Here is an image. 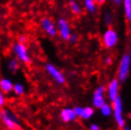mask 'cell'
Returning a JSON list of instances; mask_svg holds the SVG:
<instances>
[{
	"instance_id": "obj_1",
	"label": "cell",
	"mask_w": 131,
	"mask_h": 130,
	"mask_svg": "<svg viewBox=\"0 0 131 130\" xmlns=\"http://www.w3.org/2000/svg\"><path fill=\"white\" fill-rule=\"evenodd\" d=\"M119 42V34L111 27H108L102 35V43L106 49H112Z\"/></svg>"
},
{
	"instance_id": "obj_2",
	"label": "cell",
	"mask_w": 131,
	"mask_h": 130,
	"mask_svg": "<svg viewBox=\"0 0 131 130\" xmlns=\"http://www.w3.org/2000/svg\"><path fill=\"white\" fill-rule=\"evenodd\" d=\"M13 50L14 55L16 56V58L20 62L24 63V64H30L31 62V59H30V53L28 51L26 44H22L17 41L13 45Z\"/></svg>"
},
{
	"instance_id": "obj_3",
	"label": "cell",
	"mask_w": 131,
	"mask_h": 130,
	"mask_svg": "<svg viewBox=\"0 0 131 130\" xmlns=\"http://www.w3.org/2000/svg\"><path fill=\"white\" fill-rule=\"evenodd\" d=\"M56 28H57V34H59L61 39L68 41L71 34V28L69 21L64 17H61L56 23Z\"/></svg>"
},
{
	"instance_id": "obj_4",
	"label": "cell",
	"mask_w": 131,
	"mask_h": 130,
	"mask_svg": "<svg viewBox=\"0 0 131 130\" xmlns=\"http://www.w3.org/2000/svg\"><path fill=\"white\" fill-rule=\"evenodd\" d=\"M40 28L47 35L50 36V37H55L57 35V28H56V24L53 22L52 19H50L49 17L45 16L41 18L40 20Z\"/></svg>"
},
{
	"instance_id": "obj_5",
	"label": "cell",
	"mask_w": 131,
	"mask_h": 130,
	"mask_svg": "<svg viewBox=\"0 0 131 130\" xmlns=\"http://www.w3.org/2000/svg\"><path fill=\"white\" fill-rule=\"evenodd\" d=\"M129 68H130V54L125 53L123 55L119 65V78L121 81H125L126 79Z\"/></svg>"
},
{
	"instance_id": "obj_6",
	"label": "cell",
	"mask_w": 131,
	"mask_h": 130,
	"mask_svg": "<svg viewBox=\"0 0 131 130\" xmlns=\"http://www.w3.org/2000/svg\"><path fill=\"white\" fill-rule=\"evenodd\" d=\"M0 119L5 124V126L9 130H19L20 125L18 124L16 121L13 118L12 115L9 114V112L6 110H2L0 112Z\"/></svg>"
},
{
	"instance_id": "obj_7",
	"label": "cell",
	"mask_w": 131,
	"mask_h": 130,
	"mask_svg": "<svg viewBox=\"0 0 131 130\" xmlns=\"http://www.w3.org/2000/svg\"><path fill=\"white\" fill-rule=\"evenodd\" d=\"M113 107H114V114H115V118H116V121L118 123L119 126L123 127L125 125V121L123 119V115H122V112H123V109H122V102L121 99L119 97H117L113 101Z\"/></svg>"
},
{
	"instance_id": "obj_8",
	"label": "cell",
	"mask_w": 131,
	"mask_h": 130,
	"mask_svg": "<svg viewBox=\"0 0 131 130\" xmlns=\"http://www.w3.org/2000/svg\"><path fill=\"white\" fill-rule=\"evenodd\" d=\"M46 69L47 71L50 74V76H52L53 78L55 79L58 83H60V84H64L65 83V77L62 74V72L60 71L58 68H56L53 65H51V64H47Z\"/></svg>"
},
{
	"instance_id": "obj_9",
	"label": "cell",
	"mask_w": 131,
	"mask_h": 130,
	"mask_svg": "<svg viewBox=\"0 0 131 130\" xmlns=\"http://www.w3.org/2000/svg\"><path fill=\"white\" fill-rule=\"evenodd\" d=\"M105 90L104 88H99L96 89L95 93H94V97H93V104L96 107H101L103 104H105V100H104V96H103V92Z\"/></svg>"
},
{
	"instance_id": "obj_10",
	"label": "cell",
	"mask_w": 131,
	"mask_h": 130,
	"mask_svg": "<svg viewBox=\"0 0 131 130\" xmlns=\"http://www.w3.org/2000/svg\"><path fill=\"white\" fill-rule=\"evenodd\" d=\"M76 116L82 117L84 119H89L93 115L94 110L91 107H85V108H81V107H75L74 109Z\"/></svg>"
},
{
	"instance_id": "obj_11",
	"label": "cell",
	"mask_w": 131,
	"mask_h": 130,
	"mask_svg": "<svg viewBox=\"0 0 131 130\" xmlns=\"http://www.w3.org/2000/svg\"><path fill=\"white\" fill-rule=\"evenodd\" d=\"M108 94L111 101H114L118 97V81L113 80L108 85Z\"/></svg>"
},
{
	"instance_id": "obj_12",
	"label": "cell",
	"mask_w": 131,
	"mask_h": 130,
	"mask_svg": "<svg viewBox=\"0 0 131 130\" xmlns=\"http://www.w3.org/2000/svg\"><path fill=\"white\" fill-rule=\"evenodd\" d=\"M69 7L71 13H73L74 15H80L82 13L83 8L77 0H69Z\"/></svg>"
},
{
	"instance_id": "obj_13",
	"label": "cell",
	"mask_w": 131,
	"mask_h": 130,
	"mask_svg": "<svg viewBox=\"0 0 131 130\" xmlns=\"http://www.w3.org/2000/svg\"><path fill=\"white\" fill-rule=\"evenodd\" d=\"M125 18L128 23L131 22V0H123L122 2Z\"/></svg>"
},
{
	"instance_id": "obj_14",
	"label": "cell",
	"mask_w": 131,
	"mask_h": 130,
	"mask_svg": "<svg viewBox=\"0 0 131 130\" xmlns=\"http://www.w3.org/2000/svg\"><path fill=\"white\" fill-rule=\"evenodd\" d=\"M83 4L85 10L89 13L93 14L97 12V3L95 0H83Z\"/></svg>"
},
{
	"instance_id": "obj_15",
	"label": "cell",
	"mask_w": 131,
	"mask_h": 130,
	"mask_svg": "<svg viewBox=\"0 0 131 130\" xmlns=\"http://www.w3.org/2000/svg\"><path fill=\"white\" fill-rule=\"evenodd\" d=\"M61 117H62L64 122H70V121H73L76 118V114L74 110L69 109V108H66V109L62 110Z\"/></svg>"
},
{
	"instance_id": "obj_16",
	"label": "cell",
	"mask_w": 131,
	"mask_h": 130,
	"mask_svg": "<svg viewBox=\"0 0 131 130\" xmlns=\"http://www.w3.org/2000/svg\"><path fill=\"white\" fill-rule=\"evenodd\" d=\"M13 84L10 80L8 79H2L0 81V88L5 92H9V91L13 90Z\"/></svg>"
},
{
	"instance_id": "obj_17",
	"label": "cell",
	"mask_w": 131,
	"mask_h": 130,
	"mask_svg": "<svg viewBox=\"0 0 131 130\" xmlns=\"http://www.w3.org/2000/svg\"><path fill=\"white\" fill-rule=\"evenodd\" d=\"M104 22L107 27H110L113 23V16H112V13L106 10L104 15Z\"/></svg>"
},
{
	"instance_id": "obj_18",
	"label": "cell",
	"mask_w": 131,
	"mask_h": 130,
	"mask_svg": "<svg viewBox=\"0 0 131 130\" xmlns=\"http://www.w3.org/2000/svg\"><path fill=\"white\" fill-rule=\"evenodd\" d=\"M100 108L102 109V113L104 114L105 116H109V115L111 114V107H110L108 104H104Z\"/></svg>"
},
{
	"instance_id": "obj_19",
	"label": "cell",
	"mask_w": 131,
	"mask_h": 130,
	"mask_svg": "<svg viewBox=\"0 0 131 130\" xmlns=\"http://www.w3.org/2000/svg\"><path fill=\"white\" fill-rule=\"evenodd\" d=\"M19 67V64H18V61L15 60V59H13V60H10V63H9V68H10V70H13V71H15L17 68Z\"/></svg>"
},
{
	"instance_id": "obj_20",
	"label": "cell",
	"mask_w": 131,
	"mask_h": 130,
	"mask_svg": "<svg viewBox=\"0 0 131 130\" xmlns=\"http://www.w3.org/2000/svg\"><path fill=\"white\" fill-rule=\"evenodd\" d=\"M78 39H79L78 35H77L75 32H71V34H70L68 41H69L70 44H72V45H75L76 43L78 42Z\"/></svg>"
},
{
	"instance_id": "obj_21",
	"label": "cell",
	"mask_w": 131,
	"mask_h": 130,
	"mask_svg": "<svg viewBox=\"0 0 131 130\" xmlns=\"http://www.w3.org/2000/svg\"><path fill=\"white\" fill-rule=\"evenodd\" d=\"M13 88V90H14V92H15L17 95H22V94H23L24 88H23V86H22L21 85H19V84L15 85Z\"/></svg>"
},
{
	"instance_id": "obj_22",
	"label": "cell",
	"mask_w": 131,
	"mask_h": 130,
	"mask_svg": "<svg viewBox=\"0 0 131 130\" xmlns=\"http://www.w3.org/2000/svg\"><path fill=\"white\" fill-rule=\"evenodd\" d=\"M27 41H28V37L25 34H21V35L18 37V42L22 43V44H26Z\"/></svg>"
},
{
	"instance_id": "obj_23",
	"label": "cell",
	"mask_w": 131,
	"mask_h": 130,
	"mask_svg": "<svg viewBox=\"0 0 131 130\" xmlns=\"http://www.w3.org/2000/svg\"><path fill=\"white\" fill-rule=\"evenodd\" d=\"M111 2L114 5H116V6H119V5H121L122 2H123V0H111Z\"/></svg>"
},
{
	"instance_id": "obj_24",
	"label": "cell",
	"mask_w": 131,
	"mask_h": 130,
	"mask_svg": "<svg viewBox=\"0 0 131 130\" xmlns=\"http://www.w3.org/2000/svg\"><path fill=\"white\" fill-rule=\"evenodd\" d=\"M97 5H104L106 2V0H95Z\"/></svg>"
},
{
	"instance_id": "obj_25",
	"label": "cell",
	"mask_w": 131,
	"mask_h": 130,
	"mask_svg": "<svg viewBox=\"0 0 131 130\" xmlns=\"http://www.w3.org/2000/svg\"><path fill=\"white\" fill-rule=\"evenodd\" d=\"M3 104H4V98H3L2 93L0 92V106H2Z\"/></svg>"
},
{
	"instance_id": "obj_26",
	"label": "cell",
	"mask_w": 131,
	"mask_h": 130,
	"mask_svg": "<svg viewBox=\"0 0 131 130\" xmlns=\"http://www.w3.org/2000/svg\"><path fill=\"white\" fill-rule=\"evenodd\" d=\"M105 63H106L107 65H110V64L112 63V59L110 58V57H107V58L105 59Z\"/></svg>"
},
{
	"instance_id": "obj_27",
	"label": "cell",
	"mask_w": 131,
	"mask_h": 130,
	"mask_svg": "<svg viewBox=\"0 0 131 130\" xmlns=\"http://www.w3.org/2000/svg\"><path fill=\"white\" fill-rule=\"evenodd\" d=\"M90 129L91 130H99V126L98 125H96V124H92L91 127H90Z\"/></svg>"
},
{
	"instance_id": "obj_28",
	"label": "cell",
	"mask_w": 131,
	"mask_h": 130,
	"mask_svg": "<svg viewBox=\"0 0 131 130\" xmlns=\"http://www.w3.org/2000/svg\"><path fill=\"white\" fill-rule=\"evenodd\" d=\"M125 130H130V128H129V127H126V128H125Z\"/></svg>"
},
{
	"instance_id": "obj_29",
	"label": "cell",
	"mask_w": 131,
	"mask_h": 130,
	"mask_svg": "<svg viewBox=\"0 0 131 130\" xmlns=\"http://www.w3.org/2000/svg\"><path fill=\"white\" fill-rule=\"evenodd\" d=\"M0 20H1V13H0Z\"/></svg>"
}]
</instances>
